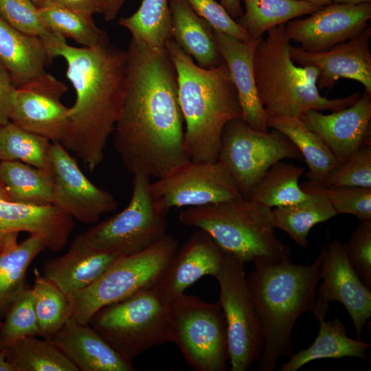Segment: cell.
<instances>
[{
  "label": "cell",
  "instance_id": "obj_37",
  "mask_svg": "<svg viewBox=\"0 0 371 371\" xmlns=\"http://www.w3.org/2000/svg\"><path fill=\"white\" fill-rule=\"evenodd\" d=\"M52 142L11 121L0 126V161H19L51 172Z\"/></svg>",
  "mask_w": 371,
  "mask_h": 371
},
{
  "label": "cell",
  "instance_id": "obj_13",
  "mask_svg": "<svg viewBox=\"0 0 371 371\" xmlns=\"http://www.w3.org/2000/svg\"><path fill=\"white\" fill-rule=\"evenodd\" d=\"M159 207H190L244 197L236 182L218 161L189 160L151 183Z\"/></svg>",
  "mask_w": 371,
  "mask_h": 371
},
{
  "label": "cell",
  "instance_id": "obj_30",
  "mask_svg": "<svg viewBox=\"0 0 371 371\" xmlns=\"http://www.w3.org/2000/svg\"><path fill=\"white\" fill-rule=\"evenodd\" d=\"M245 12L236 20L252 41L262 37L269 30L286 24L297 17L311 14L322 8L299 0H240Z\"/></svg>",
  "mask_w": 371,
  "mask_h": 371
},
{
  "label": "cell",
  "instance_id": "obj_41",
  "mask_svg": "<svg viewBox=\"0 0 371 371\" xmlns=\"http://www.w3.org/2000/svg\"><path fill=\"white\" fill-rule=\"evenodd\" d=\"M0 17L18 31L40 38L52 33L30 0H0Z\"/></svg>",
  "mask_w": 371,
  "mask_h": 371
},
{
  "label": "cell",
  "instance_id": "obj_26",
  "mask_svg": "<svg viewBox=\"0 0 371 371\" xmlns=\"http://www.w3.org/2000/svg\"><path fill=\"white\" fill-rule=\"evenodd\" d=\"M0 63L18 87L45 74L49 61L40 38L18 31L0 17Z\"/></svg>",
  "mask_w": 371,
  "mask_h": 371
},
{
  "label": "cell",
  "instance_id": "obj_8",
  "mask_svg": "<svg viewBox=\"0 0 371 371\" xmlns=\"http://www.w3.org/2000/svg\"><path fill=\"white\" fill-rule=\"evenodd\" d=\"M166 234L147 249L118 258L93 284L71 297V317L89 324L101 308L157 284L178 249Z\"/></svg>",
  "mask_w": 371,
  "mask_h": 371
},
{
  "label": "cell",
  "instance_id": "obj_4",
  "mask_svg": "<svg viewBox=\"0 0 371 371\" xmlns=\"http://www.w3.org/2000/svg\"><path fill=\"white\" fill-rule=\"evenodd\" d=\"M165 47L177 73L186 154L192 161H216L225 124L242 116L228 66L223 61L216 67L203 68L172 39Z\"/></svg>",
  "mask_w": 371,
  "mask_h": 371
},
{
  "label": "cell",
  "instance_id": "obj_33",
  "mask_svg": "<svg viewBox=\"0 0 371 371\" xmlns=\"http://www.w3.org/2000/svg\"><path fill=\"white\" fill-rule=\"evenodd\" d=\"M304 172L301 166L279 161L264 175L249 199L269 208L304 201L310 196L299 184Z\"/></svg>",
  "mask_w": 371,
  "mask_h": 371
},
{
  "label": "cell",
  "instance_id": "obj_15",
  "mask_svg": "<svg viewBox=\"0 0 371 371\" xmlns=\"http://www.w3.org/2000/svg\"><path fill=\"white\" fill-rule=\"evenodd\" d=\"M49 157L51 204L85 223H95L102 214L116 209L114 196L93 184L60 142L51 144Z\"/></svg>",
  "mask_w": 371,
  "mask_h": 371
},
{
  "label": "cell",
  "instance_id": "obj_38",
  "mask_svg": "<svg viewBox=\"0 0 371 371\" xmlns=\"http://www.w3.org/2000/svg\"><path fill=\"white\" fill-rule=\"evenodd\" d=\"M40 14L53 33L65 38H70L85 47L97 45L106 32L93 21L65 7L45 0L38 7Z\"/></svg>",
  "mask_w": 371,
  "mask_h": 371
},
{
  "label": "cell",
  "instance_id": "obj_54",
  "mask_svg": "<svg viewBox=\"0 0 371 371\" xmlns=\"http://www.w3.org/2000/svg\"><path fill=\"white\" fill-rule=\"evenodd\" d=\"M1 324H2V321L0 320V328L1 326Z\"/></svg>",
  "mask_w": 371,
  "mask_h": 371
},
{
  "label": "cell",
  "instance_id": "obj_7",
  "mask_svg": "<svg viewBox=\"0 0 371 371\" xmlns=\"http://www.w3.org/2000/svg\"><path fill=\"white\" fill-rule=\"evenodd\" d=\"M174 297L157 283L101 308L89 324L122 357L132 362L144 352L171 342Z\"/></svg>",
  "mask_w": 371,
  "mask_h": 371
},
{
  "label": "cell",
  "instance_id": "obj_31",
  "mask_svg": "<svg viewBox=\"0 0 371 371\" xmlns=\"http://www.w3.org/2000/svg\"><path fill=\"white\" fill-rule=\"evenodd\" d=\"M295 204L276 207L272 210L276 228L286 232L302 247L308 246L311 228L337 215L328 199L318 192Z\"/></svg>",
  "mask_w": 371,
  "mask_h": 371
},
{
  "label": "cell",
  "instance_id": "obj_5",
  "mask_svg": "<svg viewBox=\"0 0 371 371\" xmlns=\"http://www.w3.org/2000/svg\"><path fill=\"white\" fill-rule=\"evenodd\" d=\"M258 39L254 56V71L260 101L269 117L300 118L310 110L337 111L354 104L359 92L328 99L317 87L319 69L297 66L289 55L290 40L285 24L267 32Z\"/></svg>",
  "mask_w": 371,
  "mask_h": 371
},
{
  "label": "cell",
  "instance_id": "obj_44",
  "mask_svg": "<svg viewBox=\"0 0 371 371\" xmlns=\"http://www.w3.org/2000/svg\"><path fill=\"white\" fill-rule=\"evenodd\" d=\"M194 12L205 20L213 30L244 41H251L245 30L215 0H186Z\"/></svg>",
  "mask_w": 371,
  "mask_h": 371
},
{
  "label": "cell",
  "instance_id": "obj_40",
  "mask_svg": "<svg viewBox=\"0 0 371 371\" xmlns=\"http://www.w3.org/2000/svg\"><path fill=\"white\" fill-rule=\"evenodd\" d=\"M307 193L318 192L329 201L337 214H348L359 221L371 220V188L357 186L323 187L310 183L300 185Z\"/></svg>",
  "mask_w": 371,
  "mask_h": 371
},
{
  "label": "cell",
  "instance_id": "obj_52",
  "mask_svg": "<svg viewBox=\"0 0 371 371\" xmlns=\"http://www.w3.org/2000/svg\"><path fill=\"white\" fill-rule=\"evenodd\" d=\"M299 1L309 2V3L316 4L322 7L328 5L333 2V0H299Z\"/></svg>",
  "mask_w": 371,
  "mask_h": 371
},
{
  "label": "cell",
  "instance_id": "obj_36",
  "mask_svg": "<svg viewBox=\"0 0 371 371\" xmlns=\"http://www.w3.org/2000/svg\"><path fill=\"white\" fill-rule=\"evenodd\" d=\"M34 275L32 289L41 337L49 339L71 317V300L37 269Z\"/></svg>",
  "mask_w": 371,
  "mask_h": 371
},
{
  "label": "cell",
  "instance_id": "obj_11",
  "mask_svg": "<svg viewBox=\"0 0 371 371\" xmlns=\"http://www.w3.org/2000/svg\"><path fill=\"white\" fill-rule=\"evenodd\" d=\"M284 159L301 160L303 157L283 133L256 130L241 118L225 124L217 161L232 176L244 197L249 199L270 167Z\"/></svg>",
  "mask_w": 371,
  "mask_h": 371
},
{
  "label": "cell",
  "instance_id": "obj_1",
  "mask_svg": "<svg viewBox=\"0 0 371 371\" xmlns=\"http://www.w3.org/2000/svg\"><path fill=\"white\" fill-rule=\"evenodd\" d=\"M125 93L115 128V148L128 171L161 177L190 159L176 67L166 47L131 39Z\"/></svg>",
  "mask_w": 371,
  "mask_h": 371
},
{
  "label": "cell",
  "instance_id": "obj_14",
  "mask_svg": "<svg viewBox=\"0 0 371 371\" xmlns=\"http://www.w3.org/2000/svg\"><path fill=\"white\" fill-rule=\"evenodd\" d=\"M323 248L319 272L322 281L317 286L312 311L317 319H325L330 304L339 302L350 315L359 339L363 327L371 316V290L351 266L345 244L337 240H327Z\"/></svg>",
  "mask_w": 371,
  "mask_h": 371
},
{
  "label": "cell",
  "instance_id": "obj_28",
  "mask_svg": "<svg viewBox=\"0 0 371 371\" xmlns=\"http://www.w3.org/2000/svg\"><path fill=\"white\" fill-rule=\"evenodd\" d=\"M267 126L283 133L298 148L308 167L306 177L310 183L322 185L340 166L326 144L300 118L282 115L269 117Z\"/></svg>",
  "mask_w": 371,
  "mask_h": 371
},
{
  "label": "cell",
  "instance_id": "obj_19",
  "mask_svg": "<svg viewBox=\"0 0 371 371\" xmlns=\"http://www.w3.org/2000/svg\"><path fill=\"white\" fill-rule=\"evenodd\" d=\"M300 119L322 139L340 164L371 143V95L366 91L342 110L330 114L310 110Z\"/></svg>",
  "mask_w": 371,
  "mask_h": 371
},
{
  "label": "cell",
  "instance_id": "obj_9",
  "mask_svg": "<svg viewBox=\"0 0 371 371\" xmlns=\"http://www.w3.org/2000/svg\"><path fill=\"white\" fill-rule=\"evenodd\" d=\"M171 342L196 371H224L229 360L225 317L218 304L185 293L174 297Z\"/></svg>",
  "mask_w": 371,
  "mask_h": 371
},
{
  "label": "cell",
  "instance_id": "obj_50",
  "mask_svg": "<svg viewBox=\"0 0 371 371\" xmlns=\"http://www.w3.org/2000/svg\"><path fill=\"white\" fill-rule=\"evenodd\" d=\"M0 201H11L10 197L1 178H0Z\"/></svg>",
  "mask_w": 371,
  "mask_h": 371
},
{
  "label": "cell",
  "instance_id": "obj_51",
  "mask_svg": "<svg viewBox=\"0 0 371 371\" xmlns=\"http://www.w3.org/2000/svg\"><path fill=\"white\" fill-rule=\"evenodd\" d=\"M333 2L349 5H358L364 3H370L371 0H333Z\"/></svg>",
  "mask_w": 371,
  "mask_h": 371
},
{
  "label": "cell",
  "instance_id": "obj_17",
  "mask_svg": "<svg viewBox=\"0 0 371 371\" xmlns=\"http://www.w3.org/2000/svg\"><path fill=\"white\" fill-rule=\"evenodd\" d=\"M308 18L285 24L286 34L308 52H322L359 34L371 19V2L349 5L332 2Z\"/></svg>",
  "mask_w": 371,
  "mask_h": 371
},
{
  "label": "cell",
  "instance_id": "obj_6",
  "mask_svg": "<svg viewBox=\"0 0 371 371\" xmlns=\"http://www.w3.org/2000/svg\"><path fill=\"white\" fill-rule=\"evenodd\" d=\"M179 220L207 232L225 254L243 263L290 259L289 247L275 234L271 208L249 199L186 207Z\"/></svg>",
  "mask_w": 371,
  "mask_h": 371
},
{
  "label": "cell",
  "instance_id": "obj_34",
  "mask_svg": "<svg viewBox=\"0 0 371 371\" xmlns=\"http://www.w3.org/2000/svg\"><path fill=\"white\" fill-rule=\"evenodd\" d=\"M14 371H79L50 339L21 338L3 348Z\"/></svg>",
  "mask_w": 371,
  "mask_h": 371
},
{
  "label": "cell",
  "instance_id": "obj_46",
  "mask_svg": "<svg viewBox=\"0 0 371 371\" xmlns=\"http://www.w3.org/2000/svg\"><path fill=\"white\" fill-rule=\"evenodd\" d=\"M87 17L93 18L95 14H102L103 0H48Z\"/></svg>",
  "mask_w": 371,
  "mask_h": 371
},
{
  "label": "cell",
  "instance_id": "obj_16",
  "mask_svg": "<svg viewBox=\"0 0 371 371\" xmlns=\"http://www.w3.org/2000/svg\"><path fill=\"white\" fill-rule=\"evenodd\" d=\"M67 91L63 82L46 72L30 80L16 88L10 121L52 143L60 142L69 124L70 107L60 101Z\"/></svg>",
  "mask_w": 371,
  "mask_h": 371
},
{
  "label": "cell",
  "instance_id": "obj_48",
  "mask_svg": "<svg viewBox=\"0 0 371 371\" xmlns=\"http://www.w3.org/2000/svg\"><path fill=\"white\" fill-rule=\"evenodd\" d=\"M220 3L229 16L236 20L243 13L240 0H220Z\"/></svg>",
  "mask_w": 371,
  "mask_h": 371
},
{
  "label": "cell",
  "instance_id": "obj_39",
  "mask_svg": "<svg viewBox=\"0 0 371 371\" xmlns=\"http://www.w3.org/2000/svg\"><path fill=\"white\" fill-rule=\"evenodd\" d=\"M28 336L41 337L32 288H25L12 302L0 328V348L3 349Z\"/></svg>",
  "mask_w": 371,
  "mask_h": 371
},
{
  "label": "cell",
  "instance_id": "obj_43",
  "mask_svg": "<svg viewBox=\"0 0 371 371\" xmlns=\"http://www.w3.org/2000/svg\"><path fill=\"white\" fill-rule=\"evenodd\" d=\"M345 247L351 266L371 290V220L360 221Z\"/></svg>",
  "mask_w": 371,
  "mask_h": 371
},
{
  "label": "cell",
  "instance_id": "obj_21",
  "mask_svg": "<svg viewBox=\"0 0 371 371\" xmlns=\"http://www.w3.org/2000/svg\"><path fill=\"white\" fill-rule=\"evenodd\" d=\"M213 34L236 87L241 119L256 130L269 131L268 115L258 97L254 71V56L258 39L244 41L215 30Z\"/></svg>",
  "mask_w": 371,
  "mask_h": 371
},
{
  "label": "cell",
  "instance_id": "obj_18",
  "mask_svg": "<svg viewBox=\"0 0 371 371\" xmlns=\"http://www.w3.org/2000/svg\"><path fill=\"white\" fill-rule=\"evenodd\" d=\"M371 27L359 34L322 52H308L300 47L289 46L291 60L300 66H313L319 69L317 87H333L339 78L358 81L371 95Z\"/></svg>",
  "mask_w": 371,
  "mask_h": 371
},
{
  "label": "cell",
  "instance_id": "obj_27",
  "mask_svg": "<svg viewBox=\"0 0 371 371\" xmlns=\"http://www.w3.org/2000/svg\"><path fill=\"white\" fill-rule=\"evenodd\" d=\"M17 236L8 235L0 250V319L26 288L25 274L31 262L46 249L40 237L30 235L17 243Z\"/></svg>",
  "mask_w": 371,
  "mask_h": 371
},
{
  "label": "cell",
  "instance_id": "obj_22",
  "mask_svg": "<svg viewBox=\"0 0 371 371\" xmlns=\"http://www.w3.org/2000/svg\"><path fill=\"white\" fill-rule=\"evenodd\" d=\"M121 256L91 247L79 234L66 254L45 263L42 275L71 298L93 284Z\"/></svg>",
  "mask_w": 371,
  "mask_h": 371
},
{
  "label": "cell",
  "instance_id": "obj_29",
  "mask_svg": "<svg viewBox=\"0 0 371 371\" xmlns=\"http://www.w3.org/2000/svg\"><path fill=\"white\" fill-rule=\"evenodd\" d=\"M317 336L307 348L293 354L280 366L281 371H296L305 364L321 359L358 357L368 360L365 355L370 344L350 338L344 324L339 319H320Z\"/></svg>",
  "mask_w": 371,
  "mask_h": 371
},
{
  "label": "cell",
  "instance_id": "obj_10",
  "mask_svg": "<svg viewBox=\"0 0 371 371\" xmlns=\"http://www.w3.org/2000/svg\"><path fill=\"white\" fill-rule=\"evenodd\" d=\"M151 183L149 176L134 174L127 206L82 234L87 243L100 251L130 255L147 249L163 237L166 234L167 214L158 205Z\"/></svg>",
  "mask_w": 371,
  "mask_h": 371
},
{
  "label": "cell",
  "instance_id": "obj_53",
  "mask_svg": "<svg viewBox=\"0 0 371 371\" xmlns=\"http://www.w3.org/2000/svg\"><path fill=\"white\" fill-rule=\"evenodd\" d=\"M33 3H34L38 8L45 0H30Z\"/></svg>",
  "mask_w": 371,
  "mask_h": 371
},
{
  "label": "cell",
  "instance_id": "obj_25",
  "mask_svg": "<svg viewBox=\"0 0 371 371\" xmlns=\"http://www.w3.org/2000/svg\"><path fill=\"white\" fill-rule=\"evenodd\" d=\"M171 34L176 44L203 68L218 67L224 60L216 43L213 29L198 16L186 0H168Z\"/></svg>",
  "mask_w": 371,
  "mask_h": 371
},
{
  "label": "cell",
  "instance_id": "obj_42",
  "mask_svg": "<svg viewBox=\"0 0 371 371\" xmlns=\"http://www.w3.org/2000/svg\"><path fill=\"white\" fill-rule=\"evenodd\" d=\"M320 186L371 188V143L363 145Z\"/></svg>",
  "mask_w": 371,
  "mask_h": 371
},
{
  "label": "cell",
  "instance_id": "obj_24",
  "mask_svg": "<svg viewBox=\"0 0 371 371\" xmlns=\"http://www.w3.org/2000/svg\"><path fill=\"white\" fill-rule=\"evenodd\" d=\"M225 255L207 232L198 229L178 248L158 283L174 296L182 294L202 277H215Z\"/></svg>",
  "mask_w": 371,
  "mask_h": 371
},
{
  "label": "cell",
  "instance_id": "obj_23",
  "mask_svg": "<svg viewBox=\"0 0 371 371\" xmlns=\"http://www.w3.org/2000/svg\"><path fill=\"white\" fill-rule=\"evenodd\" d=\"M80 371H133L122 357L89 324L70 317L50 338Z\"/></svg>",
  "mask_w": 371,
  "mask_h": 371
},
{
  "label": "cell",
  "instance_id": "obj_32",
  "mask_svg": "<svg viewBox=\"0 0 371 371\" xmlns=\"http://www.w3.org/2000/svg\"><path fill=\"white\" fill-rule=\"evenodd\" d=\"M0 178L11 201L23 203L51 204V172L19 161H2Z\"/></svg>",
  "mask_w": 371,
  "mask_h": 371
},
{
  "label": "cell",
  "instance_id": "obj_35",
  "mask_svg": "<svg viewBox=\"0 0 371 371\" xmlns=\"http://www.w3.org/2000/svg\"><path fill=\"white\" fill-rule=\"evenodd\" d=\"M118 24L131 33L132 39L153 47H165L172 39L168 0H143L135 13L121 18Z\"/></svg>",
  "mask_w": 371,
  "mask_h": 371
},
{
  "label": "cell",
  "instance_id": "obj_2",
  "mask_svg": "<svg viewBox=\"0 0 371 371\" xmlns=\"http://www.w3.org/2000/svg\"><path fill=\"white\" fill-rule=\"evenodd\" d=\"M41 40L49 63L57 56L65 60L66 76L76 95L60 143L93 171L104 159L123 104L127 52L114 45L106 32L91 47L71 46L54 33Z\"/></svg>",
  "mask_w": 371,
  "mask_h": 371
},
{
  "label": "cell",
  "instance_id": "obj_20",
  "mask_svg": "<svg viewBox=\"0 0 371 371\" xmlns=\"http://www.w3.org/2000/svg\"><path fill=\"white\" fill-rule=\"evenodd\" d=\"M74 226L73 218L52 204L0 201V250L8 234L25 232L42 238L46 249L58 251Z\"/></svg>",
  "mask_w": 371,
  "mask_h": 371
},
{
  "label": "cell",
  "instance_id": "obj_3",
  "mask_svg": "<svg viewBox=\"0 0 371 371\" xmlns=\"http://www.w3.org/2000/svg\"><path fill=\"white\" fill-rule=\"evenodd\" d=\"M324 253L323 248L308 265L290 259L254 262V269L246 278L263 337L258 370L272 371L279 357L293 354V328L302 313L313 310Z\"/></svg>",
  "mask_w": 371,
  "mask_h": 371
},
{
  "label": "cell",
  "instance_id": "obj_45",
  "mask_svg": "<svg viewBox=\"0 0 371 371\" xmlns=\"http://www.w3.org/2000/svg\"><path fill=\"white\" fill-rule=\"evenodd\" d=\"M16 88L9 72L0 63V126L10 121Z\"/></svg>",
  "mask_w": 371,
  "mask_h": 371
},
{
  "label": "cell",
  "instance_id": "obj_12",
  "mask_svg": "<svg viewBox=\"0 0 371 371\" xmlns=\"http://www.w3.org/2000/svg\"><path fill=\"white\" fill-rule=\"evenodd\" d=\"M244 264L225 254L215 276L219 287L218 304L224 313L232 371H247L258 360L263 347L261 326L248 287Z\"/></svg>",
  "mask_w": 371,
  "mask_h": 371
},
{
  "label": "cell",
  "instance_id": "obj_49",
  "mask_svg": "<svg viewBox=\"0 0 371 371\" xmlns=\"http://www.w3.org/2000/svg\"><path fill=\"white\" fill-rule=\"evenodd\" d=\"M0 371H14L13 368L8 361L3 349L0 348Z\"/></svg>",
  "mask_w": 371,
  "mask_h": 371
},
{
  "label": "cell",
  "instance_id": "obj_47",
  "mask_svg": "<svg viewBox=\"0 0 371 371\" xmlns=\"http://www.w3.org/2000/svg\"><path fill=\"white\" fill-rule=\"evenodd\" d=\"M126 0H103L104 8L102 14L106 21L115 19Z\"/></svg>",
  "mask_w": 371,
  "mask_h": 371
}]
</instances>
